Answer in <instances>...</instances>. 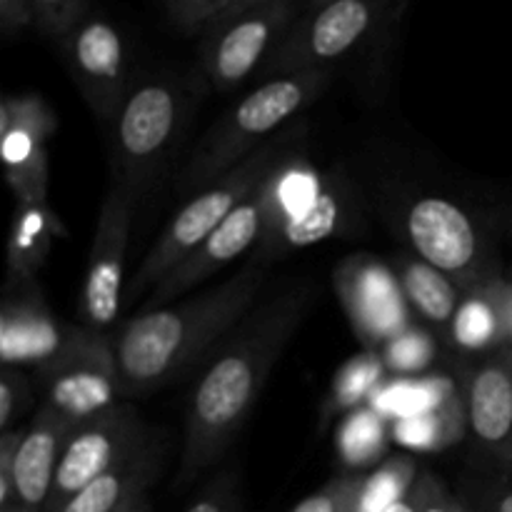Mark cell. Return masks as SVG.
<instances>
[{"instance_id":"6da1fadb","label":"cell","mask_w":512,"mask_h":512,"mask_svg":"<svg viewBox=\"0 0 512 512\" xmlns=\"http://www.w3.org/2000/svg\"><path fill=\"white\" fill-rule=\"evenodd\" d=\"M310 298V285L300 283L273 295L245 315L205 365L190 393L178 483H190L228 453L303 323Z\"/></svg>"},{"instance_id":"7a4b0ae2","label":"cell","mask_w":512,"mask_h":512,"mask_svg":"<svg viewBox=\"0 0 512 512\" xmlns=\"http://www.w3.org/2000/svg\"><path fill=\"white\" fill-rule=\"evenodd\" d=\"M263 283L265 263L255 258L225 283L125 323L113 338L123 400L143 398L188 378L243 323Z\"/></svg>"},{"instance_id":"3957f363","label":"cell","mask_w":512,"mask_h":512,"mask_svg":"<svg viewBox=\"0 0 512 512\" xmlns=\"http://www.w3.org/2000/svg\"><path fill=\"white\" fill-rule=\"evenodd\" d=\"M328 85L330 70H303L260 83L203 135L180 175V188L203 190L238 168L268 140L285 133V125L315 103Z\"/></svg>"},{"instance_id":"277c9868","label":"cell","mask_w":512,"mask_h":512,"mask_svg":"<svg viewBox=\"0 0 512 512\" xmlns=\"http://www.w3.org/2000/svg\"><path fill=\"white\" fill-rule=\"evenodd\" d=\"M293 135L295 130H285L278 138L268 140L263 148L255 150L250 158H245L238 168L198 190V195L183 205V210L170 220L168 228L160 233L153 248L148 250L138 273L130 278L128 288H125V303H135L143 295L148 298L150 290L170 270L178 268L210 233H215L225 223V218L273 175L275 165L288 153Z\"/></svg>"},{"instance_id":"5b68a950","label":"cell","mask_w":512,"mask_h":512,"mask_svg":"<svg viewBox=\"0 0 512 512\" xmlns=\"http://www.w3.org/2000/svg\"><path fill=\"white\" fill-rule=\"evenodd\" d=\"M190 108L193 98L180 78L150 75L133 83L108 135L113 183L143 200L173 158Z\"/></svg>"},{"instance_id":"8992f818","label":"cell","mask_w":512,"mask_h":512,"mask_svg":"<svg viewBox=\"0 0 512 512\" xmlns=\"http://www.w3.org/2000/svg\"><path fill=\"white\" fill-rule=\"evenodd\" d=\"M263 193L265 228L258 240L263 245V253L255 255L258 260L318 243L340 230V183L320 175V170L305 158H290L285 153L263 185Z\"/></svg>"},{"instance_id":"52a82bcc","label":"cell","mask_w":512,"mask_h":512,"mask_svg":"<svg viewBox=\"0 0 512 512\" xmlns=\"http://www.w3.org/2000/svg\"><path fill=\"white\" fill-rule=\"evenodd\" d=\"M400 230L413 255L455 280L463 293L498 278V260L488 235L453 200L418 195L400 213Z\"/></svg>"},{"instance_id":"ba28073f","label":"cell","mask_w":512,"mask_h":512,"mask_svg":"<svg viewBox=\"0 0 512 512\" xmlns=\"http://www.w3.org/2000/svg\"><path fill=\"white\" fill-rule=\"evenodd\" d=\"M295 20V0H243L225 10L200 33L205 80L218 93L243 85L255 70H263Z\"/></svg>"},{"instance_id":"9c48e42d","label":"cell","mask_w":512,"mask_h":512,"mask_svg":"<svg viewBox=\"0 0 512 512\" xmlns=\"http://www.w3.org/2000/svg\"><path fill=\"white\" fill-rule=\"evenodd\" d=\"M43 405L70 428L88 423L123 403L113 338L95 330H78L68 348L35 370Z\"/></svg>"},{"instance_id":"30bf717a","label":"cell","mask_w":512,"mask_h":512,"mask_svg":"<svg viewBox=\"0 0 512 512\" xmlns=\"http://www.w3.org/2000/svg\"><path fill=\"white\" fill-rule=\"evenodd\" d=\"M385 13L388 0H333L318 5L295 20L260 75L268 80L303 70H330L380 28Z\"/></svg>"},{"instance_id":"8fae6325","label":"cell","mask_w":512,"mask_h":512,"mask_svg":"<svg viewBox=\"0 0 512 512\" xmlns=\"http://www.w3.org/2000/svg\"><path fill=\"white\" fill-rule=\"evenodd\" d=\"M63 60L88 103L90 113L110 135L130 88V50L123 30L105 15H88L60 40Z\"/></svg>"},{"instance_id":"7c38bea8","label":"cell","mask_w":512,"mask_h":512,"mask_svg":"<svg viewBox=\"0 0 512 512\" xmlns=\"http://www.w3.org/2000/svg\"><path fill=\"white\" fill-rule=\"evenodd\" d=\"M148 433L150 428L130 400H123L108 413L70 430L45 512L63 510L80 490L128 458L148 438Z\"/></svg>"},{"instance_id":"4fadbf2b","label":"cell","mask_w":512,"mask_h":512,"mask_svg":"<svg viewBox=\"0 0 512 512\" xmlns=\"http://www.w3.org/2000/svg\"><path fill=\"white\" fill-rule=\"evenodd\" d=\"M335 293L365 350L380 353L395 335L415 325L413 310L393 265L375 255H350L333 273Z\"/></svg>"},{"instance_id":"5bb4252c","label":"cell","mask_w":512,"mask_h":512,"mask_svg":"<svg viewBox=\"0 0 512 512\" xmlns=\"http://www.w3.org/2000/svg\"><path fill=\"white\" fill-rule=\"evenodd\" d=\"M138 203L140 200L130 190L113 183L100 205L83 293H80L83 325L95 333H103L123 308L125 255H128L130 228H133Z\"/></svg>"},{"instance_id":"9a60e30c","label":"cell","mask_w":512,"mask_h":512,"mask_svg":"<svg viewBox=\"0 0 512 512\" xmlns=\"http://www.w3.org/2000/svg\"><path fill=\"white\" fill-rule=\"evenodd\" d=\"M58 118L43 95H8L0 103V155L15 203L48 200V143Z\"/></svg>"},{"instance_id":"2e32d148","label":"cell","mask_w":512,"mask_h":512,"mask_svg":"<svg viewBox=\"0 0 512 512\" xmlns=\"http://www.w3.org/2000/svg\"><path fill=\"white\" fill-rule=\"evenodd\" d=\"M265 183H268V180H265ZM263 185H260L245 203H240L238 208L225 218V223L220 225L215 233H210L208 238H205L203 243L178 265V268L170 270V273L150 290L140 313H148V310H158L163 308V305L175 303L180 295L188 293L190 288L200 285L203 280H208L210 275L218 273L223 265L240 258L245 250L253 248V245L258 243L265 228Z\"/></svg>"},{"instance_id":"e0dca14e","label":"cell","mask_w":512,"mask_h":512,"mask_svg":"<svg viewBox=\"0 0 512 512\" xmlns=\"http://www.w3.org/2000/svg\"><path fill=\"white\" fill-rule=\"evenodd\" d=\"M468 430L480 453L512 475V348L473 365L465 383Z\"/></svg>"},{"instance_id":"ac0fdd59","label":"cell","mask_w":512,"mask_h":512,"mask_svg":"<svg viewBox=\"0 0 512 512\" xmlns=\"http://www.w3.org/2000/svg\"><path fill=\"white\" fill-rule=\"evenodd\" d=\"M78 328L60 323L45 305L38 283L5 285L3 315H0V358L3 365H48L63 353Z\"/></svg>"},{"instance_id":"d6986e66","label":"cell","mask_w":512,"mask_h":512,"mask_svg":"<svg viewBox=\"0 0 512 512\" xmlns=\"http://www.w3.org/2000/svg\"><path fill=\"white\" fill-rule=\"evenodd\" d=\"M165 455H168V438L163 430L150 428L148 438L128 458L95 478L60 512H123L135 500L148 498V490L163 473Z\"/></svg>"},{"instance_id":"ffe728a7","label":"cell","mask_w":512,"mask_h":512,"mask_svg":"<svg viewBox=\"0 0 512 512\" xmlns=\"http://www.w3.org/2000/svg\"><path fill=\"white\" fill-rule=\"evenodd\" d=\"M70 430L73 428L58 413L40 405L33 423L25 428L13 460V512H45L48 508L55 470H58L60 453H63Z\"/></svg>"},{"instance_id":"44dd1931","label":"cell","mask_w":512,"mask_h":512,"mask_svg":"<svg viewBox=\"0 0 512 512\" xmlns=\"http://www.w3.org/2000/svg\"><path fill=\"white\" fill-rule=\"evenodd\" d=\"M450 338L470 353L512 348V285L495 278L465 293Z\"/></svg>"},{"instance_id":"7402d4cb","label":"cell","mask_w":512,"mask_h":512,"mask_svg":"<svg viewBox=\"0 0 512 512\" xmlns=\"http://www.w3.org/2000/svg\"><path fill=\"white\" fill-rule=\"evenodd\" d=\"M68 235L58 215L45 203H15L8 235V285L38 283L53 240Z\"/></svg>"},{"instance_id":"603a6c76","label":"cell","mask_w":512,"mask_h":512,"mask_svg":"<svg viewBox=\"0 0 512 512\" xmlns=\"http://www.w3.org/2000/svg\"><path fill=\"white\" fill-rule=\"evenodd\" d=\"M390 265L398 273L413 315H420L438 328L450 330L460 305H463V288L418 255H395Z\"/></svg>"},{"instance_id":"cb8c5ba5","label":"cell","mask_w":512,"mask_h":512,"mask_svg":"<svg viewBox=\"0 0 512 512\" xmlns=\"http://www.w3.org/2000/svg\"><path fill=\"white\" fill-rule=\"evenodd\" d=\"M465 430H468V408L460 388L445 395L433 408L390 423V435L408 450H420V453L448 450L450 445L463 440Z\"/></svg>"},{"instance_id":"d4e9b609","label":"cell","mask_w":512,"mask_h":512,"mask_svg":"<svg viewBox=\"0 0 512 512\" xmlns=\"http://www.w3.org/2000/svg\"><path fill=\"white\" fill-rule=\"evenodd\" d=\"M390 380L388 370H385L383 358L375 350H365V353L350 358L343 368L338 370L330 388L328 400H325L323 418H333V415L350 413L355 408H363L375 398L380 388Z\"/></svg>"},{"instance_id":"484cf974","label":"cell","mask_w":512,"mask_h":512,"mask_svg":"<svg viewBox=\"0 0 512 512\" xmlns=\"http://www.w3.org/2000/svg\"><path fill=\"white\" fill-rule=\"evenodd\" d=\"M385 445H388V418L373 405L350 410L335 438L340 460L353 470H363L383 460Z\"/></svg>"},{"instance_id":"4316f807","label":"cell","mask_w":512,"mask_h":512,"mask_svg":"<svg viewBox=\"0 0 512 512\" xmlns=\"http://www.w3.org/2000/svg\"><path fill=\"white\" fill-rule=\"evenodd\" d=\"M420 468L410 455H390L373 473L360 480L353 512H388L398 505L418 480Z\"/></svg>"},{"instance_id":"83f0119b","label":"cell","mask_w":512,"mask_h":512,"mask_svg":"<svg viewBox=\"0 0 512 512\" xmlns=\"http://www.w3.org/2000/svg\"><path fill=\"white\" fill-rule=\"evenodd\" d=\"M435 355H438V340L418 323L380 348V358L390 378H418L433 365Z\"/></svg>"},{"instance_id":"f1b7e54d","label":"cell","mask_w":512,"mask_h":512,"mask_svg":"<svg viewBox=\"0 0 512 512\" xmlns=\"http://www.w3.org/2000/svg\"><path fill=\"white\" fill-rule=\"evenodd\" d=\"M85 18L88 0H33V28L58 43Z\"/></svg>"},{"instance_id":"f546056e","label":"cell","mask_w":512,"mask_h":512,"mask_svg":"<svg viewBox=\"0 0 512 512\" xmlns=\"http://www.w3.org/2000/svg\"><path fill=\"white\" fill-rule=\"evenodd\" d=\"M243 0H163L170 23L183 33H203L215 18Z\"/></svg>"},{"instance_id":"4dcf8cb0","label":"cell","mask_w":512,"mask_h":512,"mask_svg":"<svg viewBox=\"0 0 512 512\" xmlns=\"http://www.w3.org/2000/svg\"><path fill=\"white\" fill-rule=\"evenodd\" d=\"M363 473H343L330 480L325 488L295 505L293 512H353Z\"/></svg>"},{"instance_id":"1f68e13d","label":"cell","mask_w":512,"mask_h":512,"mask_svg":"<svg viewBox=\"0 0 512 512\" xmlns=\"http://www.w3.org/2000/svg\"><path fill=\"white\" fill-rule=\"evenodd\" d=\"M185 512H243V493L235 470L215 475Z\"/></svg>"},{"instance_id":"d6a6232c","label":"cell","mask_w":512,"mask_h":512,"mask_svg":"<svg viewBox=\"0 0 512 512\" xmlns=\"http://www.w3.org/2000/svg\"><path fill=\"white\" fill-rule=\"evenodd\" d=\"M30 398H33L30 380L20 373V368L3 365V373H0V435L13 430V423L28 408Z\"/></svg>"},{"instance_id":"836d02e7","label":"cell","mask_w":512,"mask_h":512,"mask_svg":"<svg viewBox=\"0 0 512 512\" xmlns=\"http://www.w3.org/2000/svg\"><path fill=\"white\" fill-rule=\"evenodd\" d=\"M460 498L475 512H512V478H470Z\"/></svg>"},{"instance_id":"e575fe53","label":"cell","mask_w":512,"mask_h":512,"mask_svg":"<svg viewBox=\"0 0 512 512\" xmlns=\"http://www.w3.org/2000/svg\"><path fill=\"white\" fill-rule=\"evenodd\" d=\"M413 490L418 495V512H475L433 473H420Z\"/></svg>"},{"instance_id":"d590c367","label":"cell","mask_w":512,"mask_h":512,"mask_svg":"<svg viewBox=\"0 0 512 512\" xmlns=\"http://www.w3.org/2000/svg\"><path fill=\"white\" fill-rule=\"evenodd\" d=\"M0 28L8 38L33 28V0H0Z\"/></svg>"},{"instance_id":"8d00e7d4","label":"cell","mask_w":512,"mask_h":512,"mask_svg":"<svg viewBox=\"0 0 512 512\" xmlns=\"http://www.w3.org/2000/svg\"><path fill=\"white\" fill-rule=\"evenodd\" d=\"M388 512H418V495H415V490L410 488V493L405 495L398 505H393Z\"/></svg>"},{"instance_id":"74e56055","label":"cell","mask_w":512,"mask_h":512,"mask_svg":"<svg viewBox=\"0 0 512 512\" xmlns=\"http://www.w3.org/2000/svg\"><path fill=\"white\" fill-rule=\"evenodd\" d=\"M123 512H150V500L148 498L135 500V503L130 505V508H125Z\"/></svg>"},{"instance_id":"f35d334b","label":"cell","mask_w":512,"mask_h":512,"mask_svg":"<svg viewBox=\"0 0 512 512\" xmlns=\"http://www.w3.org/2000/svg\"><path fill=\"white\" fill-rule=\"evenodd\" d=\"M310 5H313V8H318V5H325V3H333V0H308Z\"/></svg>"}]
</instances>
